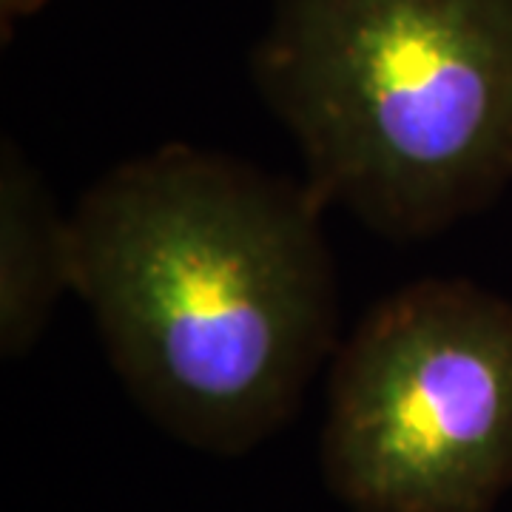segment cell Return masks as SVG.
<instances>
[{"mask_svg": "<svg viewBox=\"0 0 512 512\" xmlns=\"http://www.w3.org/2000/svg\"><path fill=\"white\" fill-rule=\"evenodd\" d=\"M322 214L308 183L185 143L114 165L77 200L72 291L168 436L239 456L299 413L339 348Z\"/></svg>", "mask_w": 512, "mask_h": 512, "instance_id": "6da1fadb", "label": "cell"}, {"mask_svg": "<svg viewBox=\"0 0 512 512\" xmlns=\"http://www.w3.org/2000/svg\"><path fill=\"white\" fill-rule=\"evenodd\" d=\"M251 66L308 188L384 239L512 183V0H274Z\"/></svg>", "mask_w": 512, "mask_h": 512, "instance_id": "7a4b0ae2", "label": "cell"}, {"mask_svg": "<svg viewBox=\"0 0 512 512\" xmlns=\"http://www.w3.org/2000/svg\"><path fill=\"white\" fill-rule=\"evenodd\" d=\"M322 473L353 512H493L512 487V302L427 276L373 305L333 353Z\"/></svg>", "mask_w": 512, "mask_h": 512, "instance_id": "3957f363", "label": "cell"}, {"mask_svg": "<svg viewBox=\"0 0 512 512\" xmlns=\"http://www.w3.org/2000/svg\"><path fill=\"white\" fill-rule=\"evenodd\" d=\"M72 291V231L15 140L0 148V353L23 359Z\"/></svg>", "mask_w": 512, "mask_h": 512, "instance_id": "277c9868", "label": "cell"}, {"mask_svg": "<svg viewBox=\"0 0 512 512\" xmlns=\"http://www.w3.org/2000/svg\"><path fill=\"white\" fill-rule=\"evenodd\" d=\"M46 0H0V15H3V32L9 35L12 23L20 18H29L35 15L37 9L43 6Z\"/></svg>", "mask_w": 512, "mask_h": 512, "instance_id": "5b68a950", "label": "cell"}]
</instances>
